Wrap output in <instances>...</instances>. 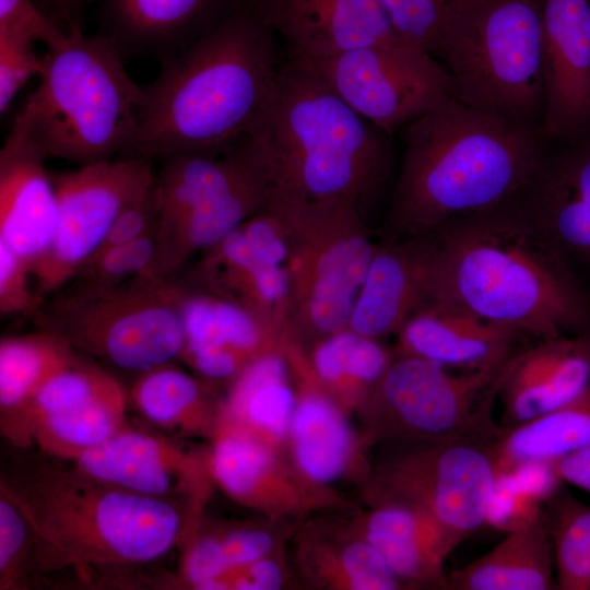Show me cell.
Returning a JSON list of instances; mask_svg holds the SVG:
<instances>
[{
    "mask_svg": "<svg viewBox=\"0 0 590 590\" xmlns=\"http://www.w3.org/2000/svg\"><path fill=\"white\" fill-rule=\"evenodd\" d=\"M27 318L78 353L137 375L178 358L184 346L169 278L135 276L110 290L64 285Z\"/></svg>",
    "mask_w": 590,
    "mask_h": 590,
    "instance_id": "obj_8",
    "label": "cell"
},
{
    "mask_svg": "<svg viewBox=\"0 0 590 590\" xmlns=\"http://www.w3.org/2000/svg\"><path fill=\"white\" fill-rule=\"evenodd\" d=\"M250 134L268 163L269 198L363 214L389 173L388 133L290 54Z\"/></svg>",
    "mask_w": 590,
    "mask_h": 590,
    "instance_id": "obj_5",
    "label": "cell"
},
{
    "mask_svg": "<svg viewBox=\"0 0 590 590\" xmlns=\"http://www.w3.org/2000/svg\"><path fill=\"white\" fill-rule=\"evenodd\" d=\"M32 533L16 505L0 491V588L15 589L26 556L31 563Z\"/></svg>",
    "mask_w": 590,
    "mask_h": 590,
    "instance_id": "obj_41",
    "label": "cell"
},
{
    "mask_svg": "<svg viewBox=\"0 0 590 590\" xmlns=\"http://www.w3.org/2000/svg\"><path fill=\"white\" fill-rule=\"evenodd\" d=\"M433 299L430 253L424 236L377 246L347 328L379 340L398 332Z\"/></svg>",
    "mask_w": 590,
    "mask_h": 590,
    "instance_id": "obj_24",
    "label": "cell"
},
{
    "mask_svg": "<svg viewBox=\"0 0 590 590\" xmlns=\"http://www.w3.org/2000/svg\"><path fill=\"white\" fill-rule=\"evenodd\" d=\"M35 42L17 35L0 34V113L4 114L21 87L43 71L44 56Z\"/></svg>",
    "mask_w": 590,
    "mask_h": 590,
    "instance_id": "obj_42",
    "label": "cell"
},
{
    "mask_svg": "<svg viewBox=\"0 0 590 590\" xmlns=\"http://www.w3.org/2000/svg\"><path fill=\"white\" fill-rule=\"evenodd\" d=\"M58 224L52 244L32 272L38 297L64 286L104 241L121 211L155 180L150 161L120 157L51 174Z\"/></svg>",
    "mask_w": 590,
    "mask_h": 590,
    "instance_id": "obj_13",
    "label": "cell"
},
{
    "mask_svg": "<svg viewBox=\"0 0 590 590\" xmlns=\"http://www.w3.org/2000/svg\"><path fill=\"white\" fill-rule=\"evenodd\" d=\"M345 410L318 384L297 392L287 441L295 472L316 493L345 477L359 452Z\"/></svg>",
    "mask_w": 590,
    "mask_h": 590,
    "instance_id": "obj_27",
    "label": "cell"
},
{
    "mask_svg": "<svg viewBox=\"0 0 590 590\" xmlns=\"http://www.w3.org/2000/svg\"><path fill=\"white\" fill-rule=\"evenodd\" d=\"M290 258L286 223L266 205L203 251L186 278L238 300L279 330L290 310Z\"/></svg>",
    "mask_w": 590,
    "mask_h": 590,
    "instance_id": "obj_14",
    "label": "cell"
},
{
    "mask_svg": "<svg viewBox=\"0 0 590 590\" xmlns=\"http://www.w3.org/2000/svg\"><path fill=\"white\" fill-rule=\"evenodd\" d=\"M496 476L487 446L428 442L382 463L370 499L420 509L462 541L485 524Z\"/></svg>",
    "mask_w": 590,
    "mask_h": 590,
    "instance_id": "obj_12",
    "label": "cell"
},
{
    "mask_svg": "<svg viewBox=\"0 0 590 590\" xmlns=\"http://www.w3.org/2000/svg\"><path fill=\"white\" fill-rule=\"evenodd\" d=\"M553 550L543 517L506 533L489 552L451 571L452 590H553Z\"/></svg>",
    "mask_w": 590,
    "mask_h": 590,
    "instance_id": "obj_29",
    "label": "cell"
},
{
    "mask_svg": "<svg viewBox=\"0 0 590 590\" xmlns=\"http://www.w3.org/2000/svg\"><path fill=\"white\" fill-rule=\"evenodd\" d=\"M284 583L280 563L270 555L232 568L202 586L201 590H276Z\"/></svg>",
    "mask_w": 590,
    "mask_h": 590,
    "instance_id": "obj_47",
    "label": "cell"
},
{
    "mask_svg": "<svg viewBox=\"0 0 590 590\" xmlns=\"http://www.w3.org/2000/svg\"><path fill=\"white\" fill-rule=\"evenodd\" d=\"M47 157L14 123L0 151V243L30 268L49 250L58 200Z\"/></svg>",
    "mask_w": 590,
    "mask_h": 590,
    "instance_id": "obj_21",
    "label": "cell"
},
{
    "mask_svg": "<svg viewBox=\"0 0 590 590\" xmlns=\"http://www.w3.org/2000/svg\"><path fill=\"white\" fill-rule=\"evenodd\" d=\"M160 199L154 180L121 211L96 252L130 243L157 229Z\"/></svg>",
    "mask_w": 590,
    "mask_h": 590,
    "instance_id": "obj_45",
    "label": "cell"
},
{
    "mask_svg": "<svg viewBox=\"0 0 590 590\" xmlns=\"http://www.w3.org/2000/svg\"><path fill=\"white\" fill-rule=\"evenodd\" d=\"M42 302L28 266L0 243V314L27 318Z\"/></svg>",
    "mask_w": 590,
    "mask_h": 590,
    "instance_id": "obj_44",
    "label": "cell"
},
{
    "mask_svg": "<svg viewBox=\"0 0 590 590\" xmlns=\"http://www.w3.org/2000/svg\"><path fill=\"white\" fill-rule=\"evenodd\" d=\"M232 3L225 4V0H105L101 32L117 45L123 57L163 62L192 44Z\"/></svg>",
    "mask_w": 590,
    "mask_h": 590,
    "instance_id": "obj_25",
    "label": "cell"
},
{
    "mask_svg": "<svg viewBox=\"0 0 590 590\" xmlns=\"http://www.w3.org/2000/svg\"><path fill=\"white\" fill-rule=\"evenodd\" d=\"M559 590H590V506L558 489L544 505Z\"/></svg>",
    "mask_w": 590,
    "mask_h": 590,
    "instance_id": "obj_37",
    "label": "cell"
},
{
    "mask_svg": "<svg viewBox=\"0 0 590 590\" xmlns=\"http://www.w3.org/2000/svg\"><path fill=\"white\" fill-rule=\"evenodd\" d=\"M590 384V335L539 339L514 351L497 370L496 399L507 430L542 416L574 399Z\"/></svg>",
    "mask_w": 590,
    "mask_h": 590,
    "instance_id": "obj_19",
    "label": "cell"
},
{
    "mask_svg": "<svg viewBox=\"0 0 590 590\" xmlns=\"http://www.w3.org/2000/svg\"><path fill=\"white\" fill-rule=\"evenodd\" d=\"M392 361L378 340L346 327L320 339L309 366L314 381L345 408L356 394L369 406Z\"/></svg>",
    "mask_w": 590,
    "mask_h": 590,
    "instance_id": "obj_31",
    "label": "cell"
},
{
    "mask_svg": "<svg viewBox=\"0 0 590 590\" xmlns=\"http://www.w3.org/2000/svg\"><path fill=\"white\" fill-rule=\"evenodd\" d=\"M544 505V499L515 471L498 472L485 524L507 533L541 518Z\"/></svg>",
    "mask_w": 590,
    "mask_h": 590,
    "instance_id": "obj_40",
    "label": "cell"
},
{
    "mask_svg": "<svg viewBox=\"0 0 590 590\" xmlns=\"http://www.w3.org/2000/svg\"><path fill=\"white\" fill-rule=\"evenodd\" d=\"M0 34L42 42L47 48L59 46L68 36L35 0H0Z\"/></svg>",
    "mask_w": 590,
    "mask_h": 590,
    "instance_id": "obj_43",
    "label": "cell"
},
{
    "mask_svg": "<svg viewBox=\"0 0 590 590\" xmlns=\"http://www.w3.org/2000/svg\"><path fill=\"white\" fill-rule=\"evenodd\" d=\"M399 355L464 371H496L521 337L455 304L433 299L399 329Z\"/></svg>",
    "mask_w": 590,
    "mask_h": 590,
    "instance_id": "obj_23",
    "label": "cell"
},
{
    "mask_svg": "<svg viewBox=\"0 0 590 590\" xmlns=\"http://www.w3.org/2000/svg\"><path fill=\"white\" fill-rule=\"evenodd\" d=\"M590 446V384L564 405L502 432L488 447L496 472L530 461H553Z\"/></svg>",
    "mask_w": 590,
    "mask_h": 590,
    "instance_id": "obj_30",
    "label": "cell"
},
{
    "mask_svg": "<svg viewBox=\"0 0 590 590\" xmlns=\"http://www.w3.org/2000/svg\"><path fill=\"white\" fill-rule=\"evenodd\" d=\"M389 212L400 238L517 197L548 141L539 128L448 101L408 123Z\"/></svg>",
    "mask_w": 590,
    "mask_h": 590,
    "instance_id": "obj_3",
    "label": "cell"
},
{
    "mask_svg": "<svg viewBox=\"0 0 590 590\" xmlns=\"http://www.w3.org/2000/svg\"><path fill=\"white\" fill-rule=\"evenodd\" d=\"M296 402L288 358L271 349L249 362L232 380L217 420L279 449L287 441Z\"/></svg>",
    "mask_w": 590,
    "mask_h": 590,
    "instance_id": "obj_28",
    "label": "cell"
},
{
    "mask_svg": "<svg viewBox=\"0 0 590 590\" xmlns=\"http://www.w3.org/2000/svg\"><path fill=\"white\" fill-rule=\"evenodd\" d=\"M130 399L150 422L186 433L211 428L216 421L201 384L172 362L137 375Z\"/></svg>",
    "mask_w": 590,
    "mask_h": 590,
    "instance_id": "obj_33",
    "label": "cell"
},
{
    "mask_svg": "<svg viewBox=\"0 0 590 590\" xmlns=\"http://www.w3.org/2000/svg\"><path fill=\"white\" fill-rule=\"evenodd\" d=\"M456 0H381L397 36L435 56Z\"/></svg>",
    "mask_w": 590,
    "mask_h": 590,
    "instance_id": "obj_39",
    "label": "cell"
},
{
    "mask_svg": "<svg viewBox=\"0 0 590 590\" xmlns=\"http://www.w3.org/2000/svg\"><path fill=\"white\" fill-rule=\"evenodd\" d=\"M123 388L70 410L44 417L30 430V446L61 460L72 461L126 427Z\"/></svg>",
    "mask_w": 590,
    "mask_h": 590,
    "instance_id": "obj_34",
    "label": "cell"
},
{
    "mask_svg": "<svg viewBox=\"0 0 590 590\" xmlns=\"http://www.w3.org/2000/svg\"><path fill=\"white\" fill-rule=\"evenodd\" d=\"M268 206L283 217L288 229V315L320 339L346 328L377 250L363 214L346 205L281 200H272Z\"/></svg>",
    "mask_w": 590,
    "mask_h": 590,
    "instance_id": "obj_9",
    "label": "cell"
},
{
    "mask_svg": "<svg viewBox=\"0 0 590 590\" xmlns=\"http://www.w3.org/2000/svg\"><path fill=\"white\" fill-rule=\"evenodd\" d=\"M43 56L40 82L13 123L47 160L83 166L120 155L135 129L142 86L117 45L101 31H75Z\"/></svg>",
    "mask_w": 590,
    "mask_h": 590,
    "instance_id": "obj_6",
    "label": "cell"
},
{
    "mask_svg": "<svg viewBox=\"0 0 590 590\" xmlns=\"http://www.w3.org/2000/svg\"><path fill=\"white\" fill-rule=\"evenodd\" d=\"M118 380L80 355L55 375L2 433L15 447H30V430L46 416L60 413L121 389Z\"/></svg>",
    "mask_w": 590,
    "mask_h": 590,
    "instance_id": "obj_36",
    "label": "cell"
},
{
    "mask_svg": "<svg viewBox=\"0 0 590 590\" xmlns=\"http://www.w3.org/2000/svg\"><path fill=\"white\" fill-rule=\"evenodd\" d=\"M274 33L237 1L141 85L137 125L120 157L152 161L222 151L255 129L279 69Z\"/></svg>",
    "mask_w": 590,
    "mask_h": 590,
    "instance_id": "obj_1",
    "label": "cell"
},
{
    "mask_svg": "<svg viewBox=\"0 0 590 590\" xmlns=\"http://www.w3.org/2000/svg\"><path fill=\"white\" fill-rule=\"evenodd\" d=\"M220 536L229 569L270 555L275 542L270 532L252 528L232 530Z\"/></svg>",
    "mask_w": 590,
    "mask_h": 590,
    "instance_id": "obj_48",
    "label": "cell"
},
{
    "mask_svg": "<svg viewBox=\"0 0 590 590\" xmlns=\"http://www.w3.org/2000/svg\"><path fill=\"white\" fill-rule=\"evenodd\" d=\"M157 229L127 244L94 253L66 284L78 288L110 290L142 274L156 249Z\"/></svg>",
    "mask_w": 590,
    "mask_h": 590,
    "instance_id": "obj_38",
    "label": "cell"
},
{
    "mask_svg": "<svg viewBox=\"0 0 590 590\" xmlns=\"http://www.w3.org/2000/svg\"><path fill=\"white\" fill-rule=\"evenodd\" d=\"M208 456L213 481L235 502L269 516L311 507L317 498L278 453V448L216 418Z\"/></svg>",
    "mask_w": 590,
    "mask_h": 590,
    "instance_id": "obj_22",
    "label": "cell"
},
{
    "mask_svg": "<svg viewBox=\"0 0 590 590\" xmlns=\"http://www.w3.org/2000/svg\"><path fill=\"white\" fill-rule=\"evenodd\" d=\"M496 371L452 373L438 363L399 355L368 406L379 430L428 442L468 441L489 447Z\"/></svg>",
    "mask_w": 590,
    "mask_h": 590,
    "instance_id": "obj_10",
    "label": "cell"
},
{
    "mask_svg": "<svg viewBox=\"0 0 590 590\" xmlns=\"http://www.w3.org/2000/svg\"><path fill=\"white\" fill-rule=\"evenodd\" d=\"M47 15L52 17L67 34L83 31L82 19L92 0H35Z\"/></svg>",
    "mask_w": 590,
    "mask_h": 590,
    "instance_id": "obj_50",
    "label": "cell"
},
{
    "mask_svg": "<svg viewBox=\"0 0 590 590\" xmlns=\"http://www.w3.org/2000/svg\"><path fill=\"white\" fill-rule=\"evenodd\" d=\"M288 52L388 134L456 99L447 69L415 48L371 46L328 58Z\"/></svg>",
    "mask_w": 590,
    "mask_h": 590,
    "instance_id": "obj_11",
    "label": "cell"
},
{
    "mask_svg": "<svg viewBox=\"0 0 590 590\" xmlns=\"http://www.w3.org/2000/svg\"><path fill=\"white\" fill-rule=\"evenodd\" d=\"M542 15L543 0H456L435 54L456 99L540 129Z\"/></svg>",
    "mask_w": 590,
    "mask_h": 590,
    "instance_id": "obj_7",
    "label": "cell"
},
{
    "mask_svg": "<svg viewBox=\"0 0 590 590\" xmlns=\"http://www.w3.org/2000/svg\"><path fill=\"white\" fill-rule=\"evenodd\" d=\"M291 52L328 58L363 47H409L381 0H246ZM412 48V47H411Z\"/></svg>",
    "mask_w": 590,
    "mask_h": 590,
    "instance_id": "obj_18",
    "label": "cell"
},
{
    "mask_svg": "<svg viewBox=\"0 0 590 590\" xmlns=\"http://www.w3.org/2000/svg\"><path fill=\"white\" fill-rule=\"evenodd\" d=\"M78 356L58 335L38 330L0 340V418L5 432L34 396Z\"/></svg>",
    "mask_w": 590,
    "mask_h": 590,
    "instance_id": "obj_32",
    "label": "cell"
},
{
    "mask_svg": "<svg viewBox=\"0 0 590 590\" xmlns=\"http://www.w3.org/2000/svg\"><path fill=\"white\" fill-rule=\"evenodd\" d=\"M357 532L403 586L447 589L444 562L461 540L426 512L398 503L373 504Z\"/></svg>",
    "mask_w": 590,
    "mask_h": 590,
    "instance_id": "obj_26",
    "label": "cell"
},
{
    "mask_svg": "<svg viewBox=\"0 0 590 590\" xmlns=\"http://www.w3.org/2000/svg\"><path fill=\"white\" fill-rule=\"evenodd\" d=\"M434 299L535 339L582 333L589 303L517 197L424 235Z\"/></svg>",
    "mask_w": 590,
    "mask_h": 590,
    "instance_id": "obj_2",
    "label": "cell"
},
{
    "mask_svg": "<svg viewBox=\"0 0 590 590\" xmlns=\"http://www.w3.org/2000/svg\"><path fill=\"white\" fill-rule=\"evenodd\" d=\"M544 114L550 142L590 133V0H543Z\"/></svg>",
    "mask_w": 590,
    "mask_h": 590,
    "instance_id": "obj_17",
    "label": "cell"
},
{
    "mask_svg": "<svg viewBox=\"0 0 590 590\" xmlns=\"http://www.w3.org/2000/svg\"><path fill=\"white\" fill-rule=\"evenodd\" d=\"M557 143L517 199L567 263L590 261V133Z\"/></svg>",
    "mask_w": 590,
    "mask_h": 590,
    "instance_id": "obj_20",
    "label": "cell"
},
{
    "mask_svg": "<svg viewBox=\"0 0 590 590\" xmlns=\"http://www.w3.org/2000/svg\"><path fill=\"white\" fill-rule=\"evenodd\" d=\"M552 462L558 477L590 493V446L573 451Z\"/></svg>",
    "mask_w": 590,
    "mask_h": 590,
    "instance_id": "obj_49",
    "label": "cell"
},
{
    "mask_svg": "<svg viewBox=\"0 0 590 590\" xmlns=\"http://www.w3.org/2000/svg\"><path fill=\"white\" fill-rule=\"evenodd\" d=\"M0 491L27 521L31 562L43 571L144 564L189 535L176 504L103 482L43 452L14 458L1 473Z\"/></svg>",
    "mask_w": 590,
    "mask_h": 590,
    "instance_id": "obj_4",
    "label": "cell"
},
{
    "mask_svg": "<svg viewBox=\"0 0 590 590\" xmlns=\"http://www.w3.org/2000/svg\"><path fill=\"white\" fill-rule=\"evenodd\" d=\"M84 473L121 488L164 499L190 512L213 481L209 464L172 441L128 427L72 460Z\"/></svg>",
    "mask_w": 590,
    "mask_h": 590,
    "instance_id": "obj_16",
    "label": "cell"
},
{
    "mask_svg": "<svg viewBox=\"0 0 590 590\" xmlns=\"http://www.w3.org/2000/svg\"><path fill=\"white\" fill-rule=\"evenodd\" d=\"M302 546L307 570L321 585L347 590H396L403 583L359 533L339 545L308 538Z\"/></svg>",
    "mask_w": 590,
    "mask_h": 590,
    "instance_id": "obj_35",
    "label": "cell"
},
{
    "mask_svg": "<svg viewBox=\"0 0 590 590\" xmlns=\"http://www.w3.org/2000/svg\"><path fill=\"white\" fill-rule=\"evenodd\" d=\"M229 569L220 535H202L188 544L181 564V579L193 589Z\"/></svg>",
    "mask_w": 590,
    "mask_h": 590,
    "instance_id": "obj_46",
    "label": "cell"
},
{
    "mask_svg": "<svg viewBox=\"0 0 590 590\" xmlns=\"http://www.w3.org/2000/svg\"><path fill=\"white\" fill-rule=\"evenodd\" d=\"M184 331L178 358L211 380H233L271 350L272 330L238 300L201 286L179 273L167 276Z\"/></svg>",
    "mask_w": 590,
    "mask_h": 590,
    "instance_id": "obj_15",
    "label": "cell"
}]
</instances>
